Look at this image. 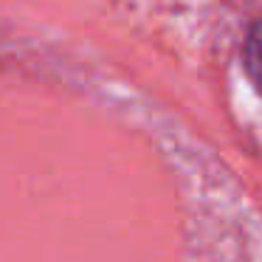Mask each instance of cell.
Wrapping results in <instances>:
<instances>
[{"mask_svg": "<svg viewBox=\"0 0 262 262\" xmlns=\"http://www.w3.org/2000/svg\"><path fill=\"white\" fill-rule=\"evenodd\" d=\"M245 71H248V79L254 82V88L262 93V20L251 29L248 40H245Z\"/></svg>", "mask_w": 262, "mask_h": 262, "instance_id": "6da1fadb", "label": "cell"}]
</instances>
